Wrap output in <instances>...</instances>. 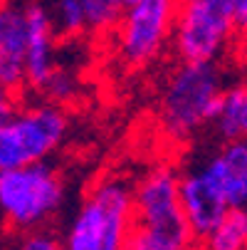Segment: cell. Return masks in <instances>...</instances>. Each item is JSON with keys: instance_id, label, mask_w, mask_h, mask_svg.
I'll use <instances>...</instances> for the list:
<instances>
[{"instance_id": "1", "label": "cell", "mask_w": 247, "mask_h": 250, "mask_svg": "<svg viewBox=\"0 0 247 250\" xmlns=\"http://www.w3.org/2000/svg\"><path fill=\"white\" fill-rule=\"evenodd\" d=\"M178 171L156 164L133 186V228L126 250H195L178 203Z\"/></svg>"}, {"instance_id": "7", "label": "cell", "mask_w": 247, "mask_h": 250, "mask_svg": "<svg viewBox=\"0 0 247 250\" xmlns=\"http://www.w3.org/2000/svg\"><path fill=\"white\" fill-rule=\"evenodd\" d=\"M178 0H141L124 10L119 32V55L131 67L151 64L171 40Z\"/></svg>"}, {"instance_id": "6", "label": "cell", "mask_w": 247, "mask_h": 250, "mask_svg": "<svg viewBox=\"0 0 247 250\" xmlns=\"http://www.w3.org/2000/svg\"><path fill=\"white\" fill-rule=\"evenodd\" d=\"M67 114L57 104H38L0 124V171L47 161L67 136Z\"/></svg>"}, {"instance_id": "9", "label": "cell", "mask_w": 247, "mask_h": 250, "mask_svg": "<svg viewBox=\"0 0 247 250\" xmlns=\"http://www.w3.org/2000/svg\"><path fill=\"white\" fill-rule=\"evenodd\" d=\"M25 84L35 92H42L50 75L57 69V50H55V30L50 22V13L42 3L25 5Z\"/></svg>"}, {"instance_id": "4", "label": "cell", "mask_w": 247, "mask_h": 250, "mask_svg": "<svg viewBox=\"0 0 247 250\" xmlns=\"http://www.w3.org/2000/svg\"><path fill=\"white\" fill-rule=\"evenodd\" d=\"M133 228V186L126 178L96 181L67 228L62 250H126Z\"/></svg>"}, {"instance_id": "8", "label": "cell", "mask_w": 247, "mask_h": 250, "mask_svg": "<svg viewBox=\"0 0 247 250\" xmlns=\"http://www.w3.org/2000/svg\"><path fill=\"white\" fill-rule=\"evenodd\" d=\"M178 203L183 210V218L198 243L230 210L225 196L220 193V188L215 186V181L208 176L203 166H193L178 176Z\"/></svg>"}, {"instance_id": "11", "label": "cell", "mask_w": 247, "mask_h": 250, "mask_svg": "<svg viewBox=\"0 0 247 250\" xmlns=\"http://www.w3.org/2000/svg\"><path fill=\"white\" fill-rule=\"evenodd\" d=\"M200 166L208 171V176L213 178L220 193L225 196L228 208L247 206V144L245 141L223 144Z\"/></svg>"}, {"instance_id": "17", "label": "cell", "mask_w": 247, "mask_h": 250, "mask_svg": "<svg viewBox=\"0 0 247 250\" xmlns=\"http://www.w3.org/2000/svg\"><path fill=\"white\" fill-rule=\"evenodd\" d=\"M20 250H62V243L59 238L52 233V230H30L22 243H20Z\"/></svg>"}, {"instance_id": "12", "label": "cell", "mask_w": 247, "mask_h": 250, "mask_svg": "<svg viewBox=\"0 0 247 250\" xmlns=\"http://www.w3.org/2000/svg\"><path fill=\"white\" fill-rule=\"evenodd\" d=\"M213 126L225 144L245 141V134H247V87L242 82L225 87V92L220 97L218 114L213 119Z\"/></svg>"}, {"instance_id": "10", "label": "cell", "mask_w": 247, "mask_h": 250, "mask_svg": "<svg viewBox=\"0 0 247 250\" xmlns=\"http://www.w3.org/2000/svg\"><path fill=\"white\" fill-rule=\"evenodd\" d=\"M25 5L0 0V87L18 89L25 84Z\"/></svg>"}, {"instance_id": "15", "label": "cell", "mask_w": 247, "mask_h": 250, "mask_svg": "<svg viewBox=\"0 0 247 250\" xmlns=\"http://www.w3.org/2000/svg\"><path fill=\"white\" fill-rule=\"evenodd\" d=\"M50 22L55 35L62 38H77L87 30L84 13H82V0H52V8H47Z\"/></svg>"}, {"instance_id": "14", "label": "cell", "mask_w": 247, "mask_h": 250, "mask_svg": "<svg viewBox=\"0 0 247 250\" xmlns=\"http://www.w3.org/2000/svg\"><path fill=\"white\" fill-rule=\"evenodd\" d=\"M82 13L87 30L96 35H107L116 30L124 8L119 5V0H82Z\"/></svg>"}, {"instance_id": "3", "label": "cell", "mask_w": 247, "mask_h": 250, "mask_svg": "<svg viewBox=\"0 0 247 250\" xmlns=\"http://www.w3.org/2000/svg\"><path fill=\"white\" fill-rule=\"evenodd\" d=\"M247 25V0H178L173 47L181 62H220Z\"/></svg>"}, {"instance_id": "19", "label": "cell", "mask_w": 247, "mask_h": 250, "mask_svg": "<svg viewBox=\"0 0 247 250\" xmlns=\"http://www.w3.org/2000/svg\"><path fill=\"white\" fill-rule=\"evenodd\" d=\"M136 3H141V0H119V5L126 10V8H131V5H136Z\"/></svg>"}, {"instance_id": "2", "label": "cell", "mask_w": 247, "mask_h": 250, "mask_svg": "<svg viewBox=\"0 0 247 250\" xmlns=\"http://www.w3.org/2000/svg\"><path fill=\"white\" fill-rule=\"evenodd\" d=\"M225 82L228 77L223 62H181L168 75L161 92V131L171 141L181 144L210 126L228 87Z\"/></svg>"}, {"instance_id": "5", "label": "cell", "mask_w": 247, "mask_h": 250, "mask_svg": "<svg viewBox=\"0 0 247 250\" xmlns=\"http://www.w3.org/2000/svg\"><path fill=\"white\" fill-rule=\"evenodd\" d=\"M67 196L59 171L50 161L0 171V213L18 230L42 228Z\"/></svg>"}, {"instance_id": "13", "label": "cell", "mask_w": 247, "mask_h": 250, "mask_svg": "<svg viewBox=\"0 0 247 250\" xmlns=\"http://www.w3.org/2000/svg\"><path fill=\"white\" fill-rule=\"evenodd\" d=\"M203 250H245L247 248V213L230 208L220 223L200 240Z\"/></svg>"}, {"instance_id": "16", "label": "cell", "mask_w": 247, "mask_h": 250, "mask_svg": "<svg viewBox=\"0 0 247 250\" xmlns=\"http://www.w3.org/2000/svg\"><path fill=\"white\" fill-rule=\"evenodd\" d=\"M42 94H45L52 104L62 106V104L72 102V99L79 94V77L72 72V69H67V67H57L55 72L50 75V80H47V84H45Z\"/></svg>"}, {"instance_id": "18", "label": "cell", "mask_w": 247, "mask_h": 250, "mask_svg": "<svg viewBox=\"0 0 247 250\" xmlns=\"http://www.w3.org/2000/svg\"><path fill=\"white\" fill-rule=\"evenodd\" d=\"M15 109H18V106H15V92L0 87V124L8 122L15 114Z\"/></svg>"}]
</instances>
